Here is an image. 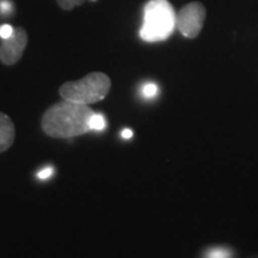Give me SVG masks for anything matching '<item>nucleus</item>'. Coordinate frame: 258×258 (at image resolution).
I'll return each instance as SVG.
<instances>
[{
	"label": "nucleus",
	"mask_w": 258,
	"mask_h": 258,
	"mask_svg": "<svg viewBox=\"0 0 258 258\" xmlns=\"http://www.w3.org/2000/svg\"><path fill=\"white\" fill-rule=\"evenodd\" d=\"M0 11H2L3 14H9V12L11 11V3H10L9 0H3V2L0 3Z\"/></svg>",
	"instance_id": "13"
},
{
	"label": "nucleus",
	"mask_w": 258,
	"mask_h": 258,
	"mask_svg": "<svg viewBox=\"0 0 258 258\" xmlns=\"http://www.w3.org/2000/svg\"><path fill=\"white\" fill-rule=\"evenodd\" d=\"M105 127H106V121L104 116L101 114H93L91 120H90V129H91V131L101 132V131H104Z\"/></svg>",
	"instance_id": "8"
},
{
	"label": "nucleus",
	"mask_w": 258,
	"mask_h": 258,
	"mask_svg": "<svg viewBox=\"0 0 258 258\" xmlns=\"http://www.w3.org/2000/svg\"><path fill=\"white\" fill-rule=\"evenodd\" d=\"M95 114L88 105L70 101L56 103L44 112L42 129L51 138L66 139L88 133L90 120Z\"/></svg>",
	"instance_id": "1"
},
{
	"label": "nucleus",
	"mask_w": 258,
	"mask_h": 258,
	"mask_svg": "<svg viewBox=\"0 0 258 258\" xmlns=\"http://www.w3.org/2000/svg\"><path fill=\"white\" fill-rule=\"evenodd\" d=\"M16 131L14 122L4 112H0V152L9 150L15 141Z\"/></svg>",
	"instance_id": "6"
},
{
	"label": "nucleus",
	"mask_w": 258,
	"mask_h": 258,
	"mask_svg": "<svg viewBox=\"0 0 258 258\" xmlns=\"http://www.w3.org/2000/svg\"><path fill=\"white\" fill-rule=\"evenodd\" d=\"M111 82L104 73L93 72L77 82H67L61 85L60 96L64 101L89 105L104 99L110 91Z\"/></svg>",
	"instance_id": "3"
},
{
	"label": "nucleus",
	"mask_w": 258,
	"mask_h": 258,
	"mask_svg": "<svg viewBox=\"0 0 258 258\" xmlns=\"http://www.w3.org/2000/svg\"><path fill=\"white\" fill-rule=\"evenodd\" d=\"M176 27L175 10L167 0H150L144 9L140 37L146 42L166 40Z\"/></svg>",
	"instance_id": "2"
},
{
	"label": "nucleus",
	"mask_w": 258,
	"mask_h": 258,
	"mask_svg": "<svg viewBox=\"0 0 258 258\" xmlns=\"http://www.w3.org/2000/svg\"><path fill=\"white\" fill-rule=\"evenodd\" d=\"M233 253L227 247H212L205 253V258H232Z\"/></svg>",
	"instance_id": "7"
},
{
	"label": "nucleus",
	"mask_w": 258,
	"mask_h": 258,
	"mask_svg": "<svg viewBox=\"0 0 258 258\" xmlns=\"http://www.w3.org/2000/svg\"><path fill=\"white\" fill-rule=\"evenodd\" d=\"M28 44V35L23 28H17L14 34L0 46V60L5 64H15L21 60Z\"/></svg>",
	"instance_id": "5"
},
{
	"label": "nucleus",
	"mask_w": 258,
	"mask_h": 258,
	"mask_svg": "<svg viewBox=\"0 0 258 258\" xmlns=\"http://www.w3.org/2000/svg\"><path fill=\"white\" fill-rule=\"evenodd\" d=\"M53 172H54L53 167H50V166L44 167L43 170H41L40 172L37 173V177L40 179H47V178H49L51 175H53Z\"/></svg>",
	"instance_id": "12"
},
{
	"label": "nucleus",
	"mask_w": 258,
	"mask_h": 258,
	"mask_svg": "<svg viewBox=\"0 0 258 258\" xmlns=\"http://www.w3.org/2000/svg\"><path fill=\"white\" fill-rule=\"evenodd\" d=\"M206 18L205 6L200 3H190L176 16V27L183 36L194 38L201 31Z\"/></svg>",
	"instance_id": "4"
},
{
	"label": "nucleus",
	"mask_w": 258,
	"mask_h": 258,
	"mask_svg": "<svg viewBox=\"0 0 258 258\" xmlns=\"http://www.w3.org/2000/svg\"><path fill=\"white\" fill-rule=\"evenodd\" d=\"M84 0H57V4H59L63 10H72L76 6L82 5Z\"/></svg>",
	"instance_id": "10"
},
{
	"label": "nucleus",
	"mask_w": 258,
	"mask_h": 258,
	"mask_svg": "<svg viewBox=\"0 0 258 258\" xmlns=\"http://www.w3.org/2000/svg\"><path fill=\"white\" fill-rule=\"evenodd\" d=\"M14 30L15 29L10 24L2 25V27H0V37H2L3 40H6V38H9L12 34H14Z\"/></svg>",
	"instance_id": "11"
},
{
	"label": "nucleus",
	"mask_w": 258,
	"mask_h": 258,
	"mask_svg": "<svg viewBox=\"0 0 258 258\" xmlns=\"http://www.w3.org/2000/svg\"><path fill=\"white\" fill-rule=\"evenodd\" d=\"M143 95L145 98H154L158 95V86L154 83H146L143 86Z\"/></svg>",
	"instance_id": "9"
},
{
	"label": "nucleus",
	"mask_w": 258,
	"mask_h": 258,
	"mask_svg": "<svg viewBox=\"0 0 258 258\" xmlns=\"http://www.w3.org/2000/svg\"><path fill=\"white\" fill-rule=\"evenodd\" d=\"M132 137H133V132L131 131V129H124L123 132H122V138L124 139H131Z\"/></svg>",
	"instance_id": "14"
}]
</instances>
